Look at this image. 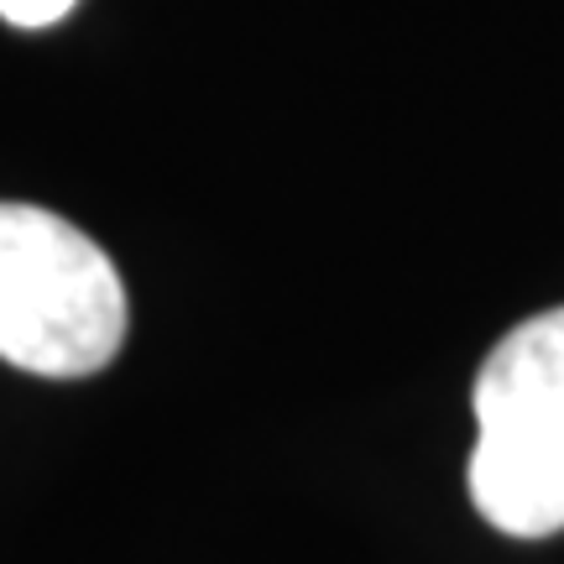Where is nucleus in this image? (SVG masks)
<instances>
[{
  "label": "nucleus",
  "mask_w": 564,
  "mask_h": 564,
  "mask_svg": "<svg viewBox=\"0 0 564 564\" xmlns=\"http://www.w3.org/2000/svg\"><path fill=\"white\" fill-rule=\"evenodd\" d=\"M470 502L507 539L564 533V308L507 329L476 392Z\"/></svg>",
  "instance_id": "nucleus-2"
},
{
  "label": "nucleus",
  "mask_w": 564,
  "mask_h": 564,
  "mask_svg": "<svg viewBox=\"0 0 564 564\" xmlns=\"http://www.w3.org/2000/svg\"><path fill=\"white\" fill-rule=\"evenodd\" d=\"M116 262L42 204H0V361L32 377H95L126 345Z\"/></svg>",
  "instance_id": "nucleus-1"
},
{
  "label": "nucleus",
  "mask_w": 564,
  "mask_h": 564,
  "mask_svg": "<svg viewBox=\"0 0 564 564\" xmlns=\"http://www.w3.org/2000/svg\"><path fill=\"white\" fill-rule=\"evenodd\" d=\"M74 11V0H0V17L11 21V26H26V32H37V26H53Z\"/></svg>",
  "instance_id": "nucleus-3"
}]
</instances>
